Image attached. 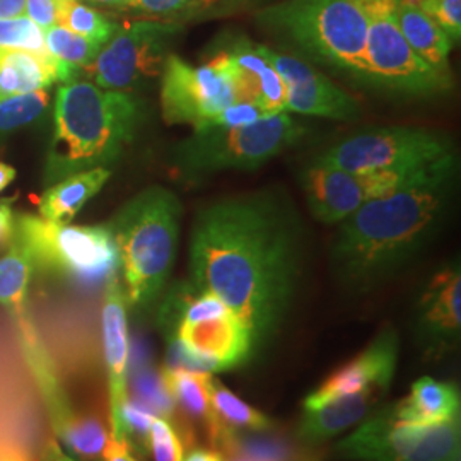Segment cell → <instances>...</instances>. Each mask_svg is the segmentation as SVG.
I'll use <instances>...</instances> for the list:
<instances>
[{
  "label": "cell",
  "mask_w": 461,
  "mask_h": 461,
  "mask_svg": "<svg viewBox=\"0 0 461 461\" xmlns=\"http://www.w3.org/2000/svg\"><path fill=\"white\" fill-rule=\"evenodd\" d=\"M166 390L180 409L183 420H188L195 430H203L211 445L224 424L215 417L211 405V373L188 369H163Z\"/></svg>",
  "instance_id": "7402d4cb"
},
{
  "label": "cell",
  "mask_w": 461,
  "mask_h": 461,
  "mask_svg": "<svg viewBox=\"0 0 461 461\" xmlns=\"http://www.w3.org/2000/svg\"><path fill=\"white\" fill-rule=\"evenodd\" d=\"M301 238L296 209L277 190L221 198L194 221L190 282L243 321L255 354L277 335L291 310Z\"/></svg>",
  "instance_id": "6da1fadb"
},
{
  "label": "cell",
  "mask_w": 461,
  "mask_h": 461,
  "mask_svg": "<svg viewBox=\"0 0 461 461\" xmlns=\"http://www.w3.org/2000/svg\"><path fill=\"white\" fill-rule=\"evenodd\" d=\"M127 296L120 284L118 274H113L104 282L103 299V354L108 376L110 393V424L112 436L123 439L120 411L127 400L129 383V359H131V337H129V316H127Z\"/></svg>",
  "instance_id": "ac0fdd59"
},
{
  "label": "cell",
  "mask_w": 461,
  "mask_h": 461,
  "mask_svg": "<svg viewBox=\"0 0 461 461\" xmlns=\"http://www.w3.org/2000/svg\"><path fill=\"white\" fill-rule=\"evenodd\" d=\"M45 43L50 55L66 70L67 83L77 79V74L95 62L101 45L74 33L60 24L45 32Z\"/></svg>",
  "instance_id": "4316f807"
},
{
  "label": "cell",
  "mask_w": 461,
  "mask_h": 461,
  "mask_svg": "<svg viewBox=\"0 0 461 461\" xmlns=\"http://www.w3.org/2000/svg\"><path fill=\"white\" fill-rule=\"evenodd\" d=\"M306 135L287 112L247 127H205L194 131L173 152V166L185 182H200L224 171H253L296 146Z\"/></svg>",
  "instance_id": "8992f818"
},
{
  "label": "cell",
  "mask_w": 461,
  "mask_h": 461,
  "mask_svg": "<svg viewBox=\"0 0 461 461\" xmlns=\"http://www.w3.org/2000/svg\"><path fill=\"white\" fill-rule=\"evenodd\" d=\"M211 405L215 417L232 430H265L274 428L270 417L234 395L228 386H224L214 376L211 379Z\"/></svg>",
  "instance_id": "83f0119b"
},
{
  "label": "cell",
  "mask_w": 461,
  "mask_h": 461,
  "mask_svg": "<svg viewBox=\"0 0 461 461\" xmlns=\"http://www.w3.org/2000/svg\"><path fill=\"white\" fill-rule=\"evenodd\" d=\"M183 461H224V456L214 447H194Z\"/></svg>",
  "instance_id": "7bdbcfd3"
},
{
  "label": "cell",
  "mask_w": 461,
  "mask_h": 461,
  "mask_svg": "<svg viewBox=\"0 0 461 461\" xmlns=\"http://www.w3.org/2000/svg\"><path fill=\"white\" fill-rule=\"evenodd\" d=\"M361 83L413 99L441 98L455 87L411 49L396 21V0H369Z\"/></svg>",
  "instance_id": "9c48e42d"
},
{
  "label": "cell",
  "mask_w": 461,
  "mask_h": 461,
  "mask_svg": "<svg viewBox=\"0 0 461 461\" xmlns=\"http://www.w3.org/2000/svg\"><path fill=\"white\" fill-rule=\"evenodd\" d=\"M183 207L163 186H150L127 202L108 228L113 234L125 296L149 310L163 294L176 260Z\"/></svg>",
  "instance_id": "277c9868"
},
{
  "label": "cell",
  "mask_w": 461,
  "mask_h": 461,
  "mask_svg": "<svg viewBox=\"0 0 461 461\" xmlns=\"http://www.w3.org/2000/svg\"><path fill=\"white\" fill-rule=\"evenodd\" d=\"M53 118L55 131L45 167L49 183L115 163L137 135L142 106L131 93L76 79L59 87Z\"/></svg>",
  "instance_id": "3957f363"
},
{
  "label": "cell",
  "mask_w": 461,
  "mask_h": 461,
  "mask_svg": "<svg viewBox=\"0 0 461 461\" xmlns=\"http://www.w3.org/2000/svg\"><path fill=\"white\" fill-rule=\"evenodd\" d=\"M33 272V258L30 251L14 236L13 245L0 258V304L16 321L28 316L26 301Z\"/></svg>",
  "instance_id": "484cf974"
},
{
  "label": "cell",
  "mask_w": 461,
  "mask_h": 461,
  "mask_svg": "<svg viewBox=\"0 0 461 461\" xmlns=\"http://www.w3.org/2000/svg\"><path fill=\"white\" fill-rule=\"evenodd\" d=\"M49 101L47 89L0 98V137L33 123L43 115Z\"/></svg>",
  "instance_id": "4dcf8cb0"
},
{
  "label": "cell",
  "mask_w": 461,
  "mask_h": 461,
  "mask_svg": "<svg viewBox=\"0 0 461 461\" xmlns=\"http://www.w3.org/2000/svg\"><path fill=\"white\" fill-rule=\"evenodd\" d=\"M396 21L411 49L436 72L453 79L449 55L455 43L445 30L409 0H396Z\"/></svg>",
  "instance_id": "603a6c76"
},
{
  "label": "cell",
  "mask_w": 461,
  "mask_h": 461,
  "mask_svg": "<svg viewBox=\"0 0 461 461\" xmlns=\"http://www.w3.org/2000/svg\"><path fill=\"white\" fill-rule=\"evenodd\" d=\"M270 116L262 106H258L253 101H236L224 108L219 115L215 116L211 127H224V129H236V127H247L262 118Z\"/></svg>",
  "instance_id": "8d00e7d4"
},
{
  "label": "cell",
  "mask_w": 461,
  "mask_h": 461,
  "mask_svg": "<svg viewBox=\"0 0 461 461\" xmlns=\"http://www.w3.org/2000/svg\"><path fill=\"white\" fill-rule=\"evenodd\" d=\"M0 461H34V458L23 447L0 443Z\"/></svg>",
  "instance_id": "b9f144b4"
},
{
  "label": "cell",
  "mask_w": 461,
  "mask_h": 461,
  "mask_svg": "<svg viewBox=\"0 0 461 461\" xmlns=\"http://www.w3.org/2000/svg\"><path fill=\"white\" fill-rule=\"evenodd\" d=\"M236 101H247L230 55L221 50L207 64L194 67L171 53L161 72V112L169 125L211 127L215 116Z\"/></svg>",
  "instance_id": "30bf717a"
},
{
  "label": "cell",
  "mask_w": 461,
  "mask_h": 461,
  "mask_svg": "<svg viewBox=\"0 0 461 461\" xmlns=\"http://www.w3.org/2000/svg\"><path fill=\"white\" fill-rule=\"evenodd\" d=\"M0 50H23L36 57L57 64L60 68L59 81L67 83L66 70L50 55L45 33L28 16L2 17L0 19Z\"/></svg>",
  "instance_id": "f1b7e54d"
},
{
  "label": "cell",
  "mask_w": 461,
  "mask_h": 461,
  "mask_svg": "<svg viewBox=\"0 0 461 461\" xmlns=\"http://www.w3.org/2000/svg\"><path fill=\"white\" fill-rule=\"evenodd\" d=\"M460 419L436 426L398 422L384 407L335 446L354 461H460Z\"/></svg>",
  "instance_id": "8fae6325"
},
{
  "label": "cell",
  "mask_w": 461,
  "mask_h": 461,
  "mask_svg": "<svg viewBox=\"0 0 461 461\" xmlns=\"http://www.w3.org/2000/svg\"><path fill=\"white\" fill-rule=\"evenodd\" d=\"M89 2H95V4H99V5L110 7V9H129L132 0H89Z\"/></svg>",
  "instance_id": "bcb514c9"
},
{
  "label": "cell",
  "mask_w": 461,
  "mask_h": 461,
  "mask_svg": "<svg viewBox=\"0 0 461 461\" xmlns=\"http://www.w3.org/2000/svg\"><path fill=\"white\" fill-rule=\"evenodd\" d=\"M41 461H77L74 456L67 455L64 451V447L60 446V443L53 438H50L43 449V455H41Z\"/></svg>",
  "instance_id": "60d3db41"
},
{
  "label": "cell",
  "mask_w": 461,
  "mask_h": 461,
  "mask_svg": "<svg viewBox=\"0 0 461 461\" xmlns=\"http://www.w3.org/2000/svg\"><path fill=\"white\" fill-rule=\"evenodd\" d=\"M224 461H255L245 458V456H238V455H222Z\"/></svg>",
  "instance_id": "7dc6e473"
},
{
  "label": "cell",
  "mask_w": 461,
  "mask_h": 461,
  "mask_svg": "<svg viewBox=\"0 0 461 461\" xmlns=\"http://www.w3.org/2000/svg\"><path fill=\"white\" fill-rule=\"evenodd\" d=\"M16 178V169L13 166L0 163V192L7 188V185Z\"/></svg>",
  "instance_id": "f6af8a7d"
},
{
  "label": "cell",
  "mask_w": 461,
  "mask_h": 461,
  "mask_svg": "<svg viewBox=\"0 0 461 461\" xmlns=\"http://www.w3.org/2000/svg\"><path fill=\"white\" fill-rule=\"evenodd\" d=\"M16 240L45 270L81 285L104 284L118 270V251L108 226H70L36 215L16 217Z\"/></svg>",
  "instance_id": "ba28073f"
},
{
  "label": "cell",
  "mask_w": 461,
  "mask_h": 461,
  "mask_svg": "<svg viewBox=\"0 0 461 461\" xmlns=\"http://www.w3.org/2000/svg\"><path fill=\"white\" fill-rule=\"evenodd\" d=\"M258 49L279 72L285 87L287 113L320 116L339 122H354L359 118L361 108L357 99L331 83L312 64L265 45H258Z\"/></svg>",
  "instance_id": "9a60e30c"
},
{
  "label": "cell",
  "mask_w": 461,
  "mask_h": 461,
  "mask_svg": "<svg viewBox=\"0 0 461 461\" xmlns=\"http://www.w3.org/2000/svg\"><path fill=\"white\" fill-rule=\"evenodd\" d=\"M17 16H26L24 0H0V19Z\"/></svg>",
  "instance_id": "ee69618b"
},
{
  "label": "cell",
  "mask_w": 461,
  "mask_h": 461,
  "mask_svg": "<svg viewBox=\"0 0 461 461\" xmlns=\"http://www.w3.org/2000/svg\"><path fill=\"white\" fill-rule=\"evenodd\" d=\"M424 167L354 173L313 159L301 171V186L310 212L316 221L323 224H340L366 202L392 194Z\"/></svg>",
  "instance_id": "5bb4252c"
},
{
  "label": "cell",
  "mask_w": 461,
  "mask_h": 461,
  "mask_svg": "<svg viewBox=\"0 0 461 461\" xmlns=\"http://www.w3.org/2000/svg\"><path fill=\"white\" fill-rule=\"evenodd\" d=\"M432 17L453 43H460L461 0H409Z\"/></svg>",
  "instance_id": "d590c367"
},
{
  "label": "cell",
  "mask_w": 461,
  "mask_h": 461,
  "mask_svg": "<svg viewBox=\"0 0 461 461\" xmlns=\"http://www.w3.org/2000/svg\"><path fill=\"white\" fill-rule=\"evenodd\" d=\"M149 447L154 461H183L185 447L182 439L169 420L154 417L149 432Z\"/></svg>",
  "instance_id": "e575fe53"
},
{
  "label": "cell",
  "mask_w": 461,
  "mask_h": 461,
  "mask_svg": "<svg viewBox=\"0 0 461 461\" xmlns=\"http://www.w3.org/2000/svg\"><path fill=\"white\" fill-rule=\"evenodd\" d=\"M59 24L98 43L101 47L118 30V24L110 17L104 16L98 9H93L79 0H62Z\"/></svg>",
  "instance_id": "f546056e"
},
{
  "label": "cell",
  "mask_w": 461,
  "mask_h": 461,
  "mask_svg": "<svg viewBox=\"0 0 461 461\" xmlns=\"http://www.w3.org/2000/svg\"><path fill=\"white\" fill-rule=\"evenodd\" d=\"M386 392L384 388L371 386L331 400L318 409L304 411L297 426V439L312 446L329 441L375 412Z\"/></svg>",
  "instance_id": "d6986e66"
},
{
  "label": "cell",
  "mask_w": 461,
  "mask_h": 461,
  "mask_svg": "<svg viewBox=\"0 0 461 461\" xmlns=\"http://www.w3.org/2000/svg\"><path fill=\"white\" fill-rule=\"evenodd\" d=\"M398 350V333L393 327H384L363 352L333 371L313 393L306 396L303 409H318L331 400L363 392L371 386L388 390L395 376Z\"/></svg>",
  "instance_id": "e0dca14e"
},
{
  "label": "cell",
  "mask_w": 461,
  "mask_h": 461,
  "mask_svg": "<svg viewBox=\"0 0 461 461\" xmlns=\"http://www.w3.org/2000/svg\"><path fill=\"white\" fill-rule=\"evenodd\" d=\"M135 392L137 400L140 405H144L148 411L156 413L158 417H163L169 420L175 417V402L166 390L165 381L161 375H156L154 371H146L139 375L135 379Z\"/></svg>",
  "instance_id": "836d02e7"
},
{
  "label": "cell",
  "mask_w": 461,
  "mask_h": 461,
  "mask_svg": "<svg viewBox=\"0 0 461 461\" xmlns=\"http://www.w3.org/2000/svg\"><path fill=\"white\" fill-rule=\"evenodd\" d=\"M221 0H132L129 9L158 21L176 23L212 9Z\"/></svg>",
  "instance_id": "1f68e13d"
},
{
  "label": "cell",
  "mask_w": 461,
  "mask_h": 461,
  "mask_svg": "<svg viewBox=\"0 0 461 461\" xmlns=\"http://www.w3.org/2000/svg\"><path fill=\"white\" fill-rule=\"evenodd\" d=\"M182 33V24L144 19L118 26L86 70L103 89L131 93L139 86L161 77L171 45Z\"/></svg>",
  "instance_id": "4fadbf2b"
},
{
  "label": "cell",
  "mask_w": 461,
  "mask_h": 461,
  "mask_svg": "<svg viewBox=\"0 0 461 461\" xmlns=\"http://www.w3.org/2000/svg\"><path fill=\"white\" fill-rule=\"evenodd\" d=\"M214 449L221 455H238L255 461H320L314 446L296 443L274 428L265 430H232L221 429L215 438Z\"/></svg>",
  "instance_id": "ffe728a7"
},
{
  "label": "cell",
  "mask_w": 461,
  "mask_h": 461,
  "mask_svg": "<svg viewBox=\"0 0 461 461\" xmlns=\"http://www.w3.org/2000/svg\"><path fill=\"white\" fill-rule=\"evenodd\" d=\"M158 321L165 339L182 342L212 373L241 367L255 356L243 321L219 297L192 282L178 284L166 294Z\"/></svg>",
  "instance_id": "52a82bcc"
},
{
  "label": "cell",
  "mask_w": 461,
  "mask_h": 461,
  "mask_svg": "<svg viewBox=\"0 0 461 461\" xmlns=\"http://www.w3.org/2000/svg\"><path fill=\"white\" fill-rule=\"evenodd\" d=\"M57 64L23 50H0V98L49 89L59 81Z\"/></svg>",
  "instance_id": "d4e9b609"
},
{
  "label": "cell",
  "mask_w": 461,
  "mask_h": 461,
  "mask_svg": "<svg viewBox=\"0 0 461 461\" xmlns=\"http://www.w3.org/2000/svg\"><path fill=\"white\" fill-rule=\"evenodd\" d=\"M453 139L422 127H383L356 133L314 159L354 173L419 169L455 152Z\"/></svg>",
  "instance_id": "7c38bea8"
},
{
  "label": "cell",
  "mask_w": 461,
  "mask_h": 461,
  "mask_svg": "<svg viewBox=\"0 0 461 461\" xmlns=\"http://www.w3.org/2000/svg\"><path fill=\"white\" fill-rule=\"evenodd\" d=\"M103 461H139V458L125 439L113 438L110 432V443L106 446Z\"/></svg>",
  "instance_id": "ab89813d"
},
{
  "label": "cell",
  "mask_w": 461,
  "mask_h": 461,
  "mask_svg": "<svg viewBox=\"0 0 461 461\" xmlns=\"http://www.w3.org/2000/svg\"><path fill=\"white\" fill-rule=\"evenodd\" d=\"M156 413L148 411L139 402L127 400L120 411V424H122V436L131 445L133 453H146L149 447V432Z\"/></svg>",
  "instance_id": "d6a6232c"
},
{
  "label": "cell",
  "mask_w": 461,
  "mask_h": 461,
  "mask_svg": "<svg viewBox=\"0 0 461 461\" xmlns=\"http://www.w3.org/2000/svg\"><path fill=\"white\" fill-rule=\"evenodd\" d=\"M458 386L424 376L412 384L411 393L388 405L398 422L412 426H436L460 419Z\"/></svg>",
  "instance_id": "44dd1931"
},
{
  "label": "cell",
  "mask_w": 461,
  "mask_h": 461,
  "mask_svg": "<svg viewBox=\"0 0 461 461\" xmlns=\"http://www.w3.org/2000/svg\"><path fill=\"white\" fill-rule=\"evenodd\" d=\"M369 0H285L258 14L316 64L363 81Z\"/></svg>",
  "instance_id": "5b68a950"
},
{
  "label": "cell",
  "mask_w": 461,
  "mask_h": 461,
  "mask_svg": "<svg viewBox=\"0 0 461 461\" xmlns=\"http://www.w3.org/2000/svg\"><path fill=\"white\" fill-rule=\"evenodd\" d=\"M14 197L0 198V251L13 245L16 236V215L13 211Z\"/></svg>",
  "instance_id": "f35d334b"
},
{
  "label": "cell",
  "mask_w": 461,
  "mask_h": 461,
  "mask_svg": "<svg viewBox=\"0 0 461 461\" xmlns=\"http://www.w3.org/2000/svg\"><path fill=\"white\" fill-rule=\"evenodd\" d=\"M415 337L428 359L451 354L461 339L460 262L439 268L420 293L415 306Z\"/></svg>",
  "instance_id": "2e32d148"
},
{
  "label": "cell",
  "mask_w": 461,
  "mask_h": 461,
  "mask_svg": "<svg viewBox=\"0 0 461 461\" xmlns=\"http://www.w3.org/2000/svg\"><path fill=\"white\" fill-rule=\"evenodd\" d=\"M62 0H24V14L45 33L51 26L59 24Z\"/></svg>",
  "instance_id": "74e56055"
},
{
  "label": "cell",
  "mask_w": 461,
  "mask_h": 461,
  "mask_svg": "<svg viewBox=\"0 0 461 461\" xmlns=\"http://www.w3.org/2000/svg\"><path fill=\"white\" fill-rule=\"evenodd\" d=\"M110 167H93L53 183L40 198L41 219L68 222L110 180Z\"/></svg>",
  "instance_id": "cb8c5ba5"
},
{
  "label": "cell",
  "mask_w": 461,
  "mask_h": 461,
  "mask_svg": "<svg viewBox=\"0 0 461 461\" xmlns=\"http://www.w3.org/2000/svg\"><path fill=\"white\" fill-rule=\"evenodd\" d=\"M458 178L460 156L455 150L344 219L331 248V262L347 289L371 291L424 251L445 226Z\"/></svg>",
  "instance_id": "7a4b0ae2"
}]
</instances>
